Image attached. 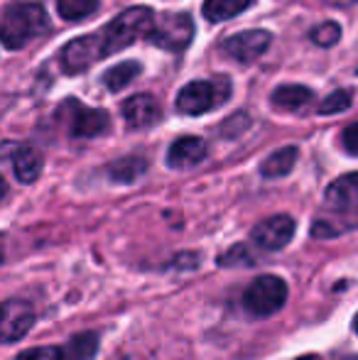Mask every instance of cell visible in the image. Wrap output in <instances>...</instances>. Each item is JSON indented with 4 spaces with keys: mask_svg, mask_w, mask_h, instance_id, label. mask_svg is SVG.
<instances>
[{
    "mask_svg": "<svg viewBox=\"0 0 358 360\" xmlns=\"http://www.w3.org/2000/svg\"><path fill=\"white\" fill-rule=\"evenodd\" d=\"M34 321V314L27 302H18V299H8L3 304V319H0V328H3V341L13 343L20 341L25 333L30 331Z\"/></svg>",
    "mask_w": 358,
    "mask_h": 360,
    "instance_id": "10",
    "label": "cell"
},
{
    "mask_svg": "<svg viewBox=\"0 0 358 360\" xmlns=\"http://www.w3.org/2000/svg\"><path fill=\"white\" fill-rule=\"evenodd\" d=\"M295 360H319V358H314V356H302V358H295Z\"/></svg>",
    "mask_w": 358,
    "mask_h": 360,
    "instance_id": "26",
    "label": "cell"
},
{
    "mask_svg": "<svg viewBox=\"0 0 358 360\" xmlns=\"http://www.w3.org/2000/svg\"><path fill=\"white\" fill-rule=\"evenodd\" d=\"M270 42H272V34L268 30H243V32H236L231 37H226L221 49L231 59H236V62L250 64L268 52Z\"/></svg>",
    "mask_w": 358,
    "mask_h": 360,
    "instance_id": "8",
    "label": "cell"
},
{
    "mask_svg": "<svg viewBox=\"0 0 358 360\" xmlns=\"http://www.w3.org/2000/svg\"><path fill=\"white\" fill-rule=\"evenodd\" d=\"M287 299V285L285 280L275 275H263L245 289L243 304L248 309V314L253 316H270L277 309L285 304Z\"/></svg>",
    "mask_w": 358,
    "mask_h": 360,
    "instance_id": "7",
    "label": "cell"
},
{
    "mask_svg": "<svg viewBox=\"0 0 358 360\" xmlns=\"http://www.w3.org/2000/svg\"><path fill=\"white\" fill-rule=\"evenodd\" d=\"M155 10L148 5H135V8L123 10L120 15H115L103 30H101V37L106 42V52L115 54L120 49L130 47L133 42H138L140 37H148L150 30L155 25Z\"/></svg>",
    "mask_w": 358,
    "mask_h": 360,
    "instance_id": "2",
    "label": "cell"
},
{
    "mask_svg": "<svg viewBox=\"0 0 358 360\" xmlns=\"http://www.w3.org/2000/svg\"><path fill=\"white\" fill-rule=\"evenodd\" d=\"M206 152H209L206 140L194 138V135H186V138H179L170 145L167 165L172 167V169H186V167L199 165V162L206 157Z\"/></svg>",
    "mask_w": 358,
    "mask_h": 360,
    "instance_id": "12",
    "label": "cell"
},
{
    "mask_svg": "<svg viewBox=\"0 0 358 360\" xmlns=\"http://www.w3.org/2000/svg\"><path fill=\"white\" fill-rule=\"evenodd\" d=\"M98 10V0H57V13L67 22L87 20Z\"/></svg>",
    "mask_w": 358,
    "mask_h": 360,
    "instance_id": "21",
    "label": "cell"
},
{
    "mask_svg": "<svg viewBox=\"0 0 358 360\" xmlns=\"http://www.w3.org/2000/svg\"><path fill=\"white\" fill-rule=\"evenodd\" d=\"M356 199H358V172L339 176V179L331 181L329 189H326V204H331V206H346Z\"/></svg>",
    "mask_w": 358,
    "mask_h": 360,
    "instance_id": "18",
    "label": "cell"
},
{
    "mask_svg": "<svg viewBox=\"0 0 358 360\" xmlns=\"http://www.w3.org/2000/svg\"><path fill=\"white\" fill-rule=\"evenodd\" d=\"M148 172V162L143 160V157H120V160L110 162L108 165V176L113 181H118V184H133L135 179H140V176Z\"/></svg>",
    "mask_w": 358,
    "mask_h": 360,
    "instance_id": "16",
    "label": "cell"
},
{
    "mask_svg": "<svg viewBox=\"0 0 358 360\" xmlns=\"http://www.w3.org/2000/svg\"><path fill=\"white\" fill-rule=\"evenodd\" d=\"M253 0H204V18L209 22H226V20L236 18V15L245 13Z\"/></svg>",
    "mask_w": 358,
    "mask_h": 360,
    "instance_id": "17",
    "label": "cell"
},
{
    "mask_svg": "<svg viewBox=\"0 0 358 360\" xmlns=\"http://www.w3.org/2000/svg\"><path fill=\"white\" fill-rule=\"evenodd\" d=\"M42 155L32 147L23 145L15 150L13 155V169H15V176H18L23 184H32L39 174H42Z\"/></svg>",
    "mask_w": 358,
    "mask_h": 360,
    "instance_id": "14",
    "label": "cell"
},
{
    "mask_svg": "<svg viewBox=\"0 0 358 360\" xmlns=\"http://www.w3.org/2000/svg\"><path fill=\"white\" fill-rule=\"evenodd\" d=\"M140 72H143L140 62H120V64L110 67L108 72L103 74V84H106V89H108V91L118 94V91H123L125 86H128Z\"/></svg>",
    "mask_w": 358,
    "mask_h": 360,
    "instance_id": "20",
    "label": "cell"
},
{
    "mask_svg": "<svg viewBox=\"0 0 358 360\" xmlns=\"http://www.w3.org/2000/svg\"><path fill=\"white\" fill-rule=\"evenodd\" d=\"M106 57H108V52H106L103 37H101V32H94L64 44V49L59 52V67L64 74H82L94 62Z\"/></svg>",
    "mask_w": 358,
    "mask_h": 360,
    "instance_id": "6",
    "label": "cell"
},
{
    "mask_svg": "<svg viewBox=\"0 0 358 360\" xmlns=\"http://www.w3.org/2000/svg\"><path fill=\"white\" fill-rule=\"evenodd\" d=\"M123 118L128 123V128L140 130V128H150L160 120V105L155 101V96L150 94H138L130 96L123 103Z\"/></svg>",
    "mask_w": 358,
    "mask_h": 360,
    "instance_id": "11",
    "label": "cell"
},
{
    "mask_svg": "<svg viewBox=\"0 0 358 360\" xmlns=\"http://www.w3.org/2000/svg\"><path fill=\"white\" fill-rule=\"evenodd\" d=\"M47 10L32 0L10 3L3 10V44L8 49H20L47 30Z\"/></svg>",
    "mask_w": 358,
    "mask_h": 360,
    "instance_id": "1",
    "label": "cell"
},
{
    "mask_svg": "<svg viewBox=\"0 0 358 360\" xmlns=\"http://www.w3.org/2000/svg\"><path fill=\"white\" fill-rule=\"evenodd\" d=\"M62 351H64V360H94L96 353H98V336L96 333L72 336Z\"/></svg>",
    "mask_w": 358,
    "mask_h": 360,
    "instance_id": "19",
    "label": "cell"
},
{
    "mask_svg": "<svg viewBox=\"0 0 358 360\" xmlns=\"http://www.w3.org/2000/svg\"><path fill=\"white\" fill-rule=\"evenodd\" d=\"M309 37H312V42H314L317 47H334V44L341 39V27H339V22H331V20H326V22L317 25V27L312 30Z\"/></svg>",
    "mask_w": 358,
    "mask_h": 360,
    "instance_id": "23",
    "label": "cell"
},
{
    "mask_svg": "<svg viewBox=\"0 0 358 360\" xmlns=\"http://www.w3.org/2000/svg\"><path fill=\"white\" fill-rule=\"evenodd\" d=\"M351 105H354V94H351L349 89H339L334 91V94H329L324 101L319 103V113L321 115H331V113H344V110H349Z\"/></svg>",
    "mask_w": 358,
    "mask_h": 360,
    "instance_id": "22",
    "label": "cell"
},
{
    "mask_svg": "<svg viewBox=\"0 0 358 360\" xmlns=\"http://www.w3.org/2000/svg\"><path fill=\"white\" fill-rule=\"evenodd\" d=\"M272 105L277 110H302L305 105H309L314 101V91L307 89V86H295V84H285L280 89L272 91L270 96Z\"/></svg>",
    "mask_w": 358,
    "mask_h": 360,
    "instance_id": "13",
    "label": "cell"
},
{
    "mask_svg": "<svg viewBox=\"0 0 358 360\" xmlns=\"http://www.w3.org/2000/svg\"><path fill=\"white\" fill-rule=\"evenodd\" d=\"M148 39L165 52H184L194 39V20L189 13H162L155 18Z\"/></svg>",
    "mask_w": 358,
    "mask_h": 360,
    "instance_id": "4",
    "label": "cell"
},
{
    "mask_svg": "<svg viewBox=\"0 0 358 360\" xmlns=\"http://www.w3.org/2000/svg\"><path fill=\"white\" fill-rule=\"evenodd\" d=\"M231 96V81L226 76L214 81H189L177 94V110L181 115H204L219 108Z\"/></svg>",
    "mask_w": 358,
    "mask_h": 360,
    "instance_id": "3",
    "label": "cell"
},
{
    "mask_svg": "<svg viewBox=\"0 0 358 360\" xmlns=\"http://www.w3.org/2000/svg\"><path fill=\"white\" fill-rule=\"evenodd\" d=\"M354 328H356V333H358V314H356V319H354Z\"/></svg>",
    "mask_w": 358,
    "mask_h": 360,
    "instance_id": "27",
    "label": "cell"
},
{
    "mask_svg": "<svg viewBox=\"0 0 358 360\" xmlns=\"http://www.w3.org/2000/svg\"><path fill=\"white\" fill-rule=\"evenodd\" d=\"M341 145H344V150L349 155L358 157V123L346 125L344 133H341Z\"/></svg>",
    "mask_w": 358,
    "mask_h": 360,
    "instance_id": "25",
    "label": "cell"
},
{
    "mask_svg": "<svg viewBox=\"0 0 358 360\" xmlns=\"http://www.w3.org/2000/svg\"><path fill=\"white\" fill-rule=\"evenodd\" d=\"M297 157H300V150L297 147H282V150L272 152L268 160L263 162V167H260V174L265 176V179H280V176H287L292 169H295V162Z\"/></svg>",
    "mask_w": 358,
    "mask_h": 360,
    "instance_id": "15",
    "label": "cell"
},
{
    "mask_svg": "<svg viewBox=\"0 0 358 360\" xmlns=\"http://www.w3.org/2000/svg\"><path fill=\"white\" fill-rule=\"evenodd\" d=\"M57 118H62L69 125V133L74 138H98L110 128V118L103 108H91L77 98L64 101L57 108Z\"/></svg>",
    "mask_w": 358,
    "mask_h": 360,
    "instance_id": "5",
    "label": "cell"
},
{
    "mask_svg": "<svg viewBox=\"0 0 358 360\" xmlns=\"http://www.w3.org/2000/svg\"><path fill=\"white\" fill-rule=\"evenodd\" d=\"M15 360H64V351L54 346H42V348H32V351L20 353Z\"/></svg>",
    "mask_w": 358,
    "mask_h": 360,
    "instance_id": "24",
    "label": "cell"
},
{
    "mask_svg": "<svg viewBox=\"0 0 358 360\" xmlns=\"http://www.w3.org/2000/svg\"><path fill=\"white\" fill-rule=\"evenodd\" d=\"M253 240L265 250H282L295 238V221L290 216H270L253 228Z\"/></svg>",
    "mask_w": 358,
    "mask_h": 360,
    "instance_id": "9",
    "label": "cell"
}]
</instances>
